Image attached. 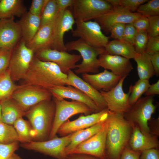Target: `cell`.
Wrapping results in <instances>:
<instances>
[{
  "label": "cell",
  "instance_id": "1",
  "mask_svg": "<svg viewBox=\"0 0 159 159\" xmlns=\"http://www.w3.org/2000/svg\"><path fill=\"white\" fill-rule=\"evenodd\" d=\"M106 121V159H120L124 149L128 145L132 125L125 119L123 114L110 111Z\"/></svg>",
  "mask_w": 159,
  "mask_h": 159
},
{
  "label": "cell",
  "instance_id": "2",
  "mask_svg": "<svg viewBox=\"0 0 159 159\" xmlns=\"http://www.w3.org/2000/svg\"><path fill=\"white\" fill-rule=\"evenodd\" d=\"M24 85H33L48 90L57 86H67V74L55 63L33 57L29 69L23 79Z\"/></svg>",
  "mask_w": 159,
  "mask_h": 159
},
{
  "label": "cell",
  "instance_id": "3",
  "mask_svg": "<svg viewBox=\"0 0 159 159\" xmlns=\"http://www.w3.org/2000/svg\"><path fill=\"white\" fill-rule=\"evenodd\" d=\"M55 112V105L51 100L42 101L25 112L33 129L34 141L48 140Z\"/></svg>",
  "mask_w": 159,
  "mask_h": 159
},
{
  "label": "cell",
  "instance_id": "4",
  "mask_svg": "<svg viewBox=\"0 0 159 159\" xmlns=\"http://www.w3.org/2000/svg\"><path fill=\"white\" fill-rule=\"evenodd\" d=\"M67 51L75 50L80 54L82 61L76 64L75 70L77 74L97 73L100 67L97 57L105 52V48H99L90 46L80 39L65 44Z\"/></svg>",
  "mask_w": 159,
  "mask_h": 159
},
{
  "label": "cell",
  "instance_id": "5",
  "mask_svg": "<svg viewBox=\"0 0 159 159\" xmlns=\"http://www.w3.org/2000/svg\"><path fill=\"white\" fill-rule=\"evenodd\" d=\"M153 101V96L140 97L123 114L126 120L136 126L142 133L146 135L151 134L148 122L156 108Z\"/></svg>",
  "mask_w": 159,
  "mask_h": 159
},
{
  "label": "cell",
  "instance_id": "6",
  "mask_svg": "<svg viewBox=\"0 0 159 159\" xmlns=\"http://www.w3.org/2000/svg\"><path fill=\"white\" fill-rule=\"evenodd\" d=\"M55 105L54 121L49 139L56 136L60 127L72 116L79 113L87 115L92 113L90 109L85 104L76 101H67L64 99L53 97Z\"/></svg>",
  "mask_w": 159,
  "mask_h": 159
},
{
  "label": "cell",
  "instance_id": "7",
  "mask_svg": "<svg viewBox=\"0 0 159 159\" xmlns=\"http://www.w3.org/2000/svg\"><path fill=\"white\" fill-rule=\"evenodd\" d=\"M34 53L23 39L14 48L8 69L13 81L24 78L34 57Z\"/></svg>",
  "mask_w": 159,
  "mask_h": 159
},
{
  "label": "cell",
  "instance_id": "8",
  "mask_svg": "<svg viewBox=\"0 0 159 159\" xmlns=\"http://www.w3.org/2000/svg\"><path fill=\"white\" fill-rule=\"evenodd\" d=\"M72 7L76 22L95 20L113 8L106 0H73Z\"/></svg>",
  "mask_w": 159,
  "mask_h": 159
},
{
  "label": "cell",
  "instance_id": "9",
  "mask_svg": "<svg viewBox=\"0 0 159 159\" xmlns=\"http://www.w3.org/2000/svg\"><path fill=\"white\" fill-rule=\"evenodd\" d=\"M52 95L47 89L37 86L23 84L19 85L11 97L26 112L43 101L51 99Z\"/></svg>",
  "mask_w": 159,
  "mask_h": 159
},
{
  "label": "cell",
  "instance_id": "10",
  "mask_svg": "<svg viewBox=\"0 0 159 159\" xmlns=\"http://www.w3.org/2000/svg\"><path fill=\"white\" fill-rule=\"evenodd\" d=\"M76 27L72 31V36L79 38L87 45L99 48H105L109 37L102 32L100 24L96 21L76 22Z\"/></svg>",
  "mask_w": 159,
  "mask_h": 159
},
{
  "label": "cell",
  "instance_id": "11",
  "mask_svg": "<svg viewBox=\"0 0 159 159\" xmlns=\"http://www.w3.org/2000/svg\"><path fill=\"white\" fill-rule=\"evenodd\" d=\"M72 133L59 138L42 141H32L21 143V146L24 149L39 152L57 159H66L67 155L65 149L70 142Z\"/></svg>",
  "mask_w": 159,
  "mask_h": 159
},
{
  "label": "cell",
  "instance_id": "12",
  "mask_svg": "<svg viewBox=\"0 0 159 159\" xmlns=\"http://www.w3.org/2000/svg\"><path fill=\"white\" fill-rule=\"evenodd\" d=\"M76 21L72 12L67 9L59 10L54 19L52 30V40L51 49L59 51H67L64 42L65 33L73 29V27Z\"/></svg>",
  "mask_w": 159,
  "mask_h": 159
},
{
  "label": "cell",
  "instance_id": "13",
  "mask_svg": "<svg viewBox=\"0 0 159 159\" xmlns=\"http://www.w3.org/2000/svg\"><path fill=\"white\" fill-rule=\"evenodd\" d=\"M126 77L121 78L117 84L110 90L99 91L105 100L109 110L112 112L124 114L130 109L129 97L131 93L129 88L128 92L125 93L123 85Z\"/></svg>",
  "mask_w": 159,
  "mask_h": 159
},
{
  "label": "cell",
  "instance_id": "14",
  "mask_svg": "<svg viewBox=\"0 0 159 159\" xmlns=\"http://www.w3.org/2000/svg\"><path fill=\"white\" fill-rule=\"evenodd\" d=\"M109 111L107 108L97 112L87 115H81L73 121H66L59 128L57 134L63 137L88 128L98 122L105 120Z\"/></svg>",
  "mask_w": 159,
  "mask_h": 159
},
{
  "label": "cell",
  "instance_id": "15",
  "mask_svg": "<svg viewBox=\"0 0 159 159\" xmlns=\"http://www.w3.org/2000/svg\"><path fill=\"white\" fill-rule=\"evenodd\" d=\"M36 57L44 61L51 62L57 64L64 74L76 68V63L81 59L80 55L70 54L67 51H61L47 49L37 52Z\"/></svg>",
  "mask_w": 159,
  "mask_h": 159
},
{
  "label": "cell",
  "instance_id": "16",
  "mask_svg": "<svg viewBox=\"0 0 159 159\" xmlns=\"http://www.w3.org/2000/svg\"><path fill=\"white\" fill-rule=\"evenodd\" d=\"M107 129L106 119L104 126L101 130L79 144L71 154H85L102 159H106L105 149Z\"/></svg>",
  "mask_w": 159,
  "mask_h": 159
},
{
  "label": "cell",
  "instance_id": "17",
  "mask_svg": "<svg viewBox=\"0 0 159 159\" xmlns=\"http://www.w3.org/2000/svg\"><path fill=\"white\" fill-rule=\"evenodd\" d=\"M142 16L137 12H132L119 7H113L111 10L95 20L102 29L106 32L109 33L113 25L118 23H131Z\"/></svg>",
  "mask_w": 159,
  "mask_h": 159
},
{
  "label": "cell",
  "instance_id": "18",
  "mask_svg": "<svg viewBox=\"0 0 159 159\" xmlns=\"http://www.w3.org/2000/svg\"><path fill=\"white\" fill-rule=\"evenodd\" d=\"M13 18L0 19V49H14L21 41V27Z\"/></svg>",
  "mask_w": 159,
  "mask_h": 159
},
{
  "label": "cell",
  "instance_id": "19",
  "mask_svg": "<svg viewBox=\"0 0 159 159\" xmlns=\"http://www.w3.org/2000/svg\"><path fill=\"white\" fill-rule=\"evenodd\" d=\"M99 65L105 69H110L121 77H127L133 69L130 59L122 57L109 54L105 52L100 55Z\"/></svg>",
  "mask_w": 159,
  "mask_h": 159
},
{
  "label": "cell",
  "instance_id": "20",
  "mask_svg": "<svg viewBox=\"0 0 159 159\" xmlns=\"http://www.w3.org/2000/svg\"><path fill=\"white\" fill-rule=\"evenodd\" d=\"M53 97L58 99L68 98L87 105L93 113L101 110L89 97L76 88L70 85L54 87L48 90Z\"/></svg>",
  "mask_w": 159,
  "mask_h": 159
},
{
  "label": "cell",
  "instance_id": "21",
  "mask_svg": "<svg viewBox=\"0 0 159 159\" xmlns=\"http://www.w3.org/2000/svg\"><path fill=\"white\" fill-rule=\"evenodd\" d=\"M68 85L78 89L91 99L101 110L107 108L106 102L100 92L75 74L71 70L67 74Z\"/></svg>",
  "mask_w": 159,
  "mask_h": 159
},
{
  "label": "cell",
  "instance_id": "22",
  "mask_svg": "<svg viewBox=\"0 0 159 159\" xmlns=\"http://www.w3.org/2000/svg\"><path fill=\"white\" fill-rule=\"evenodd\" d=\"M82 79L97 91H108L117 84L121 77L107 70L95 74L84 73Z\"/></svg>",
  "mask_w": 159,
  "mask_h": 159
},
{
  "label": "cell",
  "instance_id": "23",
  "mask_svg": "<svg viewBox=\"0 0 159 159\" xmlns=\"http://www.w3.org/2000/svg\"><path fill=\"white\" fill-rule=\"evenodd\" d=\"M131 135L127 146L132 150L142 152L148 149H158V137L142 133L136 125H132Z\"/></svg>",
  "mask_w": 159,
  "mask_h": 159
},
{
  "label": "cell",
  "instance_id": "24",
  "mask_svg": "<svg viewBox=\"0 0 159 159\" xmlns=\"http://www.w3.org/2000/svg\"><path fill=\"white\" fill-rule=\"evenodd\" d=\"M54 18L50 22L40 26L32 39L26 44L27 47L34 52L51 49Z\"/></svg>",
  "mask_w": 159,
  "mask_h": 159
},
{
  "label": "cell",
  "instance_id": "25",
  "mask_svg": "<svg viewBox=\"0 0 159 159\" xmlns=\"http://www.w3.org/2000/svg\"><path fill=\"white\" fill-rule=\"evenodd\" d=\"M106 120L88 128L72 133L70 142L65 149L66 155L71 154L79 144L101 130L104 126Z\"/></svg>",
  "mask_w": 159,
  "mask_h": 159
},
{
  "label": "cell",
  "instance_id": "26",
  "mask_svg": "<svg viewBox=\"0 0 159 159\" xmlns=\"http://www.w3.org/2000/svg\"><path fill=\"white\" fill-rule=\"evenodd\" d=\"M18 23L22 39L27 44L32 39L40 27L41 16L34 15L29 12L23 15Z\"/></svg>",
  "mask_w": 159,
  "mask_h": 159
},
{
  "label": "cell",
  "instance_id": "27",
  "mask_svg": "<svg viewBox=\"0 0 159 159\" xmlns=\"http://www.w3.org/2000/svg\"><path fill=\"white\" fill-rule=\"evenodd\" d=\"M0 104L1 121L5 123L13 125L16 120L25 116V112L11 97L1 101Z\"/></svg>",
  "mask_w": 159,
  "mask_h": 159
},
{
  "label": "cell",
  "instance_id": "28",
  "mask_svg": "<svg viewBox=\"0 0 159 159\" xmlns=\"http://www.w3.org/2000/svg\"><path fill=\"white\" fill-rule=\"evenodd\" d=\"M105 49L107 54L121 56L129 59H134L137 54L133 46L123 40L114 39L109 41Z\"/></svg>",
  "mask_w": 159,
  "mask_h": 159
},
{
  "label": "cell",
  "instance_id": "29",
  "mask_svg": "<svg viewBox=\"0 0 159 159\" xmlns=\"http://www.w3.org/2000/svg\"><path fill=\"white\" fill-rule=\"evenodd\" d=\"M25 11L22 0L0 1V19L20 17L24 14Z\"/></svg>",
  "mask_w": 159,
  "mask_h": 159
},
{
  "label": "cell",
  "instance_id": "30",
  "mask_svg": "<svg viewBox=\"0 0 159 159\" xmlns=\"http://www.w3.org/2000/svg\"><path fill=\"white\" fill-rule=\"evenodd\" d=\"M134 59L137 64L139 79L149 80L155 75L150 55L145 52L140 54L137 53Z\"/></svg>",
  "mask_w": 159,
  "mask_h": 159
},
{
  "label": "cell",
  "instance_id": "31",
  "mask_svg": "<svg viewBox=\"0 0 159 159\" xmlns=\"http://www.w3.org/2000/svg\"><path fill=\"white\" fill-rule=\"evenodd\" d=\"M13 126L18 135L19 142L21 143L33 141V129L28 120L21 117L16 120Z\"/></svg>",
  "mask_w": 159,
  "mask_h": 159
},
{
  "label": "cell",
  "instance_id": "32",
  "mask_svg": "<svg viewBox=\"0 0 159 159\" xmlns=\"http://www.w3.org/2000/svg\"><path fill=\"white\" fill-rule=\"evenodd\" d=\"M19 86L14 83L7 69L0 78V102L11 97L14 91Z\"/></svg>",
  "mask_w": 159,
  "mask_h": 159
},
{
  "label": "cell",
  "instance_id": "33",
  "mask_svg": "<svg viewBox=\"0 0 159 159\" xmlns=\"http://www.w3.org/2000/svg\"><path fill=\"white\" fill-rule=\"evenodd\" d=\"M149 80L139 79L134 85H131L130 86L131 93L129 97V102L131 106L147 91L150 85Z\"/></svg>",
  "mask_w": 159,
  "mask_h": 159
},
{
  "label": "cell",
  "instance_id": "34",
  "mask_svg": "<svg viewBox=\"0 0 159 159\" xmlns=\"http://www.w3.org/2000/svg\"><path fill=\"white\" fill-rule=\"evenodd\" d=\"M17 141L18 137L13 126L0 121V143L9 144Z\"/></svg>",
  "mask_w": 159,
  "mask_h": 159
},
{
  "label": "cell",
  "instance_id": "35",
  "mask_svg": "<svg viewBox=\"0 0 159 159\" xmlns=\"http://www.w3.org/2000/svg\"><path fill=\"white\" fill-rule=\"evenodd\" d=\"M58 11L56 0H47L41 15L40 26L53 20Z\"/></svg>",
  "mask_w": 159,
  "mask_h": 159
},
{
  "label": "cell",
  "instance_id": "36",
  "mask_svg": "<svg viewBox=\"0 0 159 159\" xmlns=\"http://www.w3.org/2000/svg\"><path fill=\"white\" fill-rule=\"evenodd\" d=\"M147 0H108L113 7H119L132 12L137 11L141 4L147 2Z\"/></svg>",
  "mask_w": 159,
  "mask_h": 159
},
{
  "label": "cell",
  "instance_id": "37",
  "mask_svg": "<svg viewBox=\"0 0 159 159\" xmlns=\"http://www.w3.org/2000/svg\"><path fill=\"white\" fill-rule=\"evenodd\" d=\"M137 11V13L146 17L159 15V0H148L141 5Z\"/></svg>",
  "mask_w": 159,
  "mask_h": 159
},
{
  "label": "cell",
  "instance_id": "38",
  "mask_svg": "<svg viewBox=\"0 0 159 159\" xmlns=\"http://www.w3.org/2000/svg\"><path fill=\"white\" fill-rule=\"evenodd\" d=\"M149 37L147 32H137L133 45L137 53L140 54L145 52Z\"/></svg>",
  "mask_w": 159,
  "mask_h": 159
},
{
  "label": "cell",
  "instance_id": "39",
  "mask_svg": "<svg viewBox=\"0 0 159 159\" xmlns=\"http://www.w3.org/2000/svg\"><path fill=\"white\" fill-rule=\"evenodd\" d=\"M14 49H0V75L8 69Z\"/></svg>",
  "mask_w": 159,
  "mask_h": 159
},
{
  "label": "cell",
  "instance_id": "40",
  "mask_svg": "<svg viewBox=\"0 0 159 159\" xmlns=\"http://www.w3.org/2000/svg\"><path fill=\"white\" fill-rule=\"evenodd\" d=\"M18 141L9 144L0 143V159H8L19 148Z\"/></svg>",
  "mask_w": 159,
  "mask_h": 159
},
{
  "label": "cell",
  "instance_id": "41",
  "mask_svg": "<svg viewBox=\"0 0 159 159\" xmlns=\"http://www.w3.org/2000/svg\"><path fill=\"white\" fill-rule=\"evenodd\" d=\"M149 24L147 33L150 37L159 36V15L147 17Z\"/></svg>",
  "mask_w": 159,
  "mask_h": 159
},
{
  "label": "cell",
  "instance_id": "42",
  "mask_svg": "<svg viewBox=\"0 0 159 159\" xmlns=\"http://www.w3.org/2000/svg\"><path fill=\"white\" fill-rule=\"evenodd\" d=\"M137 31L132 23L125 24L123 33V40L133 45Z\"/></svg>",
  "mask_w": 159,
  "mask_h": 159
},
{
  "label": "cell",
  "instance_id": "43",
  "mask_svg": "<svg viewBox=\"0 0 159 159\" xmlns=\"http://www.w3.org/2000/svg\"><path fill=\"white\" fill-rule=\"evenodd\" d=\"M145 52L150 55L159 52V36L149 37Z\"/></svg>",
  "mask_w": 159,
  "mask_h": 159
},
{
  "label": "cell",
  "instance_id": "44",
  "mask_svg": "<svg viewBox=\"0 0 159 159\" xmlns=\"http://www.w3.org/2000/svg\"><path fill=\"white\" fill-rule=\"evenodd\" d=\"M125 24L123 23H118L112 26L110 30V37L115 39L123 40Z\"/></svg>",
  "mask_w": 159,
  "mask_h": 159
},
{
  "label": "cell",
  "instance_id": "45",
  "mask_svg": "<svg viewBox=\"0 0 159 159\" xmlns=\"http://www.w3.org/2000/svg\"><path fill=\"white\" fill-rule=\"evenodd\" d=\"M132 23L137 32H147L149 22L147 17L142 16L135 20Z\"/></svg>",
  "mask_w": 159,
  "mask_h": 159
},
{
  "label": "cell",
  "instance_id": "46",
  "mask_svg": "<svg viewBox=\"0 0 159 159\" xmlns=\"http://www.w3.org/2000/svg\"><path fill=\"white\" fill-rule=\"evenodd\" d=\"M47 0H33L29 12L37 15L41 16L44 6Z\"/></svg>",
  "mask_w": 159,
  "mask_h": 159
},
{
  "label": "cell",
  "instance_id": "47",
  "mask_svg": "<svg viewBox=\"0 0 159 159\" xmlns=\"http://www.w3.org/2000/svg\"><path fill=\"white\" fill-rule=\"evenodd\" d=\"M141 153L133 151L127 146L122 152L120 159H139Z\"/></svg>",
  "mask_w": 159,
  "mask_h": 159
},
{
  "label": "cell",
  "instance_id": "48",
  "mask_svg": "<svg viewBox=\"0 0 159 159\" xmlns=\"http://www.w3.org/2000/svg\"><path fill=\"white\" fill-rule=\"evenodd\" d=\"M139 159H159L158 149L153 148L141 152Z\"/></svg>",
  "mask_w": 159,
  "mask_h": 159
},
{
  "label": "cell",
  "instance_id": "49",
  "mask_svg": "<svg viewBox=\"0 0 159 159\" xmlns=\"http://www.w3.org/2000/svg\"><path fill=\"white\" fill-rule=\"evenodd\" d=\"M148 122V126L150 130V133L153 135L158 137L159 134V118H151Z\"/></svg>",
  "mask_w": 159,
  "mask_h": 159
},
{
  "label": "cell",
  "instance_id": "50",
  "mask_svg": "<svg viewBox=\"0 0 159 159\" xmlns=\"http://www.w3.org/2000/svg\"><path fill=\"white\" fill-rule=\"evenodd\" d=\"M66 159H102L95 156L83 153H72L67 155Z\"/></svg>",
  "mask_w": 159,
  "mask_h": 159
},
{
  "label": "cell",
  "instance_id": "51",
  "mask_svg": "<svg viewBox=\"0 0 159 159\" xmlns=\"http://www.w3.org/2000/svg\"><path fill=\"white\" fill-rule=\"evenodd\" d=\"M150 58L155 75L158 76L159 75V52L150 55Z\"/></svg>",
  "mask_w": 159,
  "mask_h": 159
},
{
  "label": "cell",
  "instance_id": "52",
  "mask_svg": "<svg viewBox=\"0 0 159 159\" xmlns=\"http://www.w3.org/2000/svg\"><path fill=\"white\" fill-rule=\"evenodd\" d=\"M146 96H153L159 94V80L155 83L150 85L145 93Z\"/></svg>",
  "mask_w": 159,
  "mask_h": 159
},
{
  "label": "cell",
  "instance_id": "53",
  "mask_svg": "<svg viewBox=\"0 0 159 159\" xmlns=\"http://www.w3.org/2000/svg\"><path fill=\"white\" fill-rule=\"evenodd\" d=\"M59 10L63 11L69 7H72L73 0H56Z\"/></svg>",
  "mask_w": 159,
  "mask_h": 159
},
{
  "label": "cell",
  "instance_id": "54",
  "mask_svg": "<svg viewBox=\"0 0 159 159\" xmlns=\"http://www.w3.org/2000/svg\"><path fill=\"white\" fill-rule=\"evenodd\" d=\"M8 159H22L18 155L14 153Z\"/></svg>",
  "mask_w": 159,
  "mask_h": 159
},
{
  "label": "cell",
  "instance_id": "55",
  "mask_svg": "<svg viewBox=\"0 0 159 159\" xmlns=\"http://www.w3.org/2000/svg\"><path fill=\"white\" fill-rule=\"evenodd\" d=\"M1 121V106L0 104V121Z\"/></svg>",
  "mask_w": 159,
  "mask_h": 159
},
{
  "label": "cell",
  "instance_id": "56",
  "mask_svg": "<svg viewBox=\"0 0 159 159\" xmlns=\"http://www.w3.org/2000/svg\"><path fill=\"white\" fill-rule=\"evenodd\" d=\"M1 75H0V77H1Z\"/></svg>",
  "mask_w": 159,
  "mask_h": 159
},
{
  "label": "cell",
  "instance_id": "57",
  "mask_svg": "<svg viewBox=\"0 0 159 159\" xmlns=\"http://www.w3.org/2000/svg\"></svg>",
  "mask_w": 159,
  "mask_h": 159
}]
</instances>
